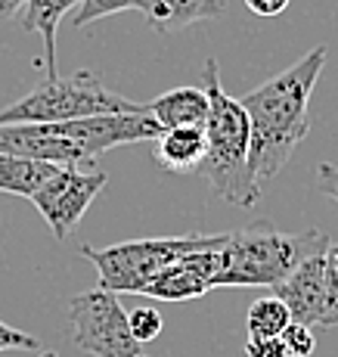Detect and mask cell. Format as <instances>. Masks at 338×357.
I'll list each match as a JSON object with an SVG mask.
<instances>
[{
  "label": "cell",
  "mask_w": 338,
  "mask_h": 357,
  "mask_svg": "<svg viewBox=\"0 0 338 357\" xmlns=\"http://www.w3.org/2000/svg\"><path fill=\"white\" fill-rule=\"evenodd\" d=\"M326 56V47H314L307 56H301L286 72L273 75L270 81H264L239 100L248 115V125H252L248 171H252L258 193H264L267 183L286 168L298 143L307 137L310 93L323 75Z\"/></svg>",
  "instance_id": "6da1fadb"
},
{
  "label": "cell",
  "mask_w": 338,
  "mask_h": 357,
  "mask_svg": "<svg viewBox=\"0 0 338 357\" xmlns=\"http://www.w3.org/2000/svg\"><path fill=\"white\" fill-rule=\"evenodd\" d=\"M199 84L208 93V119H205V159L199 174L208 177L220 199L233 205L252 208L261 199L258 187L248 171V153H252V125L243 102L224 91L215 59H205L202 81Z\"/></svg>",
  "instance_id": "7a4b0ae2"
},
{
  "label": "cell",
  "mask_w": 338,
  "mask_h": 357,
  "mask_svg": "<svg viewBox=\"0 0 338 357\" xmlns=\"http://www.w3.org/2000/svg\"><path fill=\"white\" fill-rule=\"evenodd\" d=\"M329 236L323 230L282 233L270 224H254L245 230L224 233L220 255L224 267L217 273L215 289H236V286H267L277 289L282 280L298 271L301 261L326 252Z\"/></svg>",
  "instance_id": "3957f363"
},
{
  "label": "cell",
  "mask_w": 338,
  "mask_h": 357,
  "mask_svg": "<svg viewBox=\"0 0 338 357\" xmlns=\"http://www.w3.org/2000/svg\"><path fill=\"white\" fill-rule=\"evenodd\" d=\"M146 106L124 100L121 93L109 91L102 75L75 72L68 78H47L31 87L25 97L0 109V125H59V121L91 119V115L115 112H143Z\"/></svg>",
  "instance_id": "277c9868"
},
{
  "label": "cell",
  "mask_w": 338,
  "mask_h": 357,
  "mask_svg": "<svg viewBox=\"0 0 338 357\" xmlns=\"http://www.w3.org/2000/svg\"><path fill=\"white\" fill-rule=\"evenodd\" d=\"M220 239V233H186V236H153V239H130V243H115L106 249L81 245L84 255L100 273V289L124 292V295H143L146 283L162 267L174 264L177 258L190 252L208 249Z\"/></svg>",
  "instance_id": "5b68a950"
},
{
  "label": "cell",
  "mask_w": 338,
  "mask_h": 357,
  "mask_svg": "<svg viewBox=\"0 0 338 357\" xmlns=\"http://www.w3.org/2000/svg\"><path fill=\"white\" fill-rule=\"evenodd\" d=\"M72 311V342L93 357H140V342H134L128 326V311L118 295L109 289H87L68 301Z\"/></svg>",
  "instance_id": "8992f818"
},
{
  "label": "cell",
  "mask_w": 338,
  "mask_h": 357,
  "mask_svg": "<svg viewBox=\"0 0 338 357\" xmlns=\"http://www.w3.org/2000/svg\"><path fill=\"white\" fill-rule=\"evenodd\" d=\"M106 183H109L106 171L59 168L56 177H50V181L31 196V202H34V208L40 211V218L47 221V227L53 230V236L68 239V233L81 224L84 211L91 208V202L102 193Z\"/></svg>",
  "instance_id": "52a82bcc"
},
{
  "label": "cell",
  "mask_w": 338,
  "mask_h": 357,
  "mask_svg": "<svg viewBox=\"0 0 338 357\" xmlns=\"http://www.w3.org/2000/svg\"><path fill=\"white\" fill-rule=\"evenodd\" d=\"M220 243H224V233L215 245L208 249L190 252V255L177 258L174 264L162 267L153 280L146 283L143 295L158 301H192L202 298L208 289H215L217 273L224 267V255H220Z\"/></svg>",
  "instance_id": "ba28073f"
},
{
  "label": "cell",
  "mask_w": 338,
  "mask_h": 357,
  "mask_svg": "<svg viewBox=\"0 0 338 357\" xmlns=\"http://www.w3.org/2000/svg\"><path fill=\"white\" fill-rule=\"evenodd\" d=\"M326 252L301 261L298 271L273 289V295L289 307L292 324L329 329V283H326Z\"/></svg>",
  "instance_id": "9c48e42d"
},
{
  "label": "cell",
  "mask_w": 338,
  "mask_h": 357,
  "mask_svg": "<svg viewBox=\"0 0 338 357\" xmlns=\"http://www.w3.org/2000/svg\"><path fill=\"white\" fill-rule=\"evenodd\" d=\"M146 112L158 121L162 130L174 128H202L208 119V93L205 87H174L164 91L162 97L146 102Z\"/></svg>",
  "instance_id": "30bf717a"
},
{
  "label": "cell",
  "mask_w": 338,
  "mask_h": 357,
  "mask_svg": "<svg viewBox=\"0 0 338 357\" xmlns=\"http://www.w3.org/2000/svg\"><path fill=\"white\" fill-rule=\"evenodd\" d=\"M205 159V128H174L155 137V162L168 174H199Z\"/></svg>",
  "instance_id": "8fae6325"
},
{
  "label": "cell",
  "mask_w": 338,
  "mask_h": 357,
  "mask_svg": "<svg viewBox=\"0 0 338 357\" xmlns=\"http://www.w3.org/2000/svg\"><path fill=\"white\" fill-rule=\"evenodd\" d=\"M81 0H25V10L19 25L25 31H38L44 40V66L47 78H56V29L68 16V10H78Z\"/></svg>",
  "instance_id": "7c38bea8"
},
{
  "label": "cell",
  "mask_w": 338,
  "mask_h": 357,
  "mask_svg": "<svg viewBox=\"0 0 338 357\" xmlns=\"http://www.w3.org/2000/svg\"><path fill=\"white\" fill-rule=\"evenodd\" d=\"M224 13H226V0H153L149 25L162 34H171L192 22L220 19Z\"/></svg>",
  "instance_id": "4fadbf2b"
},
{
  "label": "cell",
  "mask_w": 338,
  "mask_h": 357,
  "mask_svg": "<svg viewBox=\"0 0 338 357\" xmlns=\"http://www.w3.org/2000/svg\"><path fill=\"white\" fill-rule=\"evenodd\" d=\"M59 168L62 165H53V162H38V159L0 153V193L31 199L50 177H56Z\"/></svg>",
  "instance_id": "5bb4252c"
},
{
  "label": "cell",
  "mask_w": 338,
  "mask_h": 357,
  "mask_svg": "<svg viewBox=\"0 0 338 357\" xmlns=\"http://www.w3.org/2000/svg\"><path fill=\"white\" fill-rule=\"evenodd\" d=\"M289 324H292V314H289V307L282 305L277 295L258 298L248 307V317H245L248 339H279L289 329Z\"/></svg>",
  "instance_id": "9a60e30c"
},
{
  "label": "cell",
  "mask_w": 338,
  "mask_h": 357,
  "mask_svg": "<svg viewBox=\"0 0 338 357\" xmlns=\"http://www.w3.org/2000/svg\"><path fill=\"white\" fill-rule=\"evenodd\" d=\"M121 10H137L149 19V13H153V0H81V6L72 16V25L75 29H84V25L100 22V19L112 16V13H121Z\"/></svg>",
  "instance_id": "2e32d148"
},
{
  "label": "cell",
  "mask_w": 338,
  "mask_h": 357,
  "mask_svg": "<svg viewBox=\"0 0 338 357\" xmlns=\"http://www.w3.org/2000/svg\"><path fill=\"white\" fill-rule=\"evenodd\" d=\"M128 326H130V335H134V342H153L162 335V314L155 311V307H134V311H128Z\"/></svg>",
  "instance_id": "e0dca14e"
},
{
  "label": "cell",
  "mask_w": 338,
  "mask_h": 357,
  "mask_svg": "<svg viewBox=\"0 0 338 357\" xmlns=\"http://www.w3.org/2000/svg\"><path fill=\"white\" fill-rule=\"evenodd\" d=\"M286 342V348L292 351L295 357H310L316 348V339H314V329L310 326H301V324H289V329L279 335Z\"/></svg>",
  "instance_id": "ac0fdd59"
},
{
  "label": "cell",
  "mask_w": 338,
  "mask_h": 357,
  "mask_svg": "<svg viewBox=\"0 0 338 357\" xmlns=\"http://www.w3.org/2000/svg\"><path fill=\"white\" fill-rule=\"evenodd\" d=\"M326 283H329V326H338V243L326 245Z\"/></svg>",
  "instance_id": "d6986e66"
},
{
  "label": "cell",
  "mask_w": 338,
  "mask_h": 357,
  "mask_svg": "<svg viewBox=\"0 0 338 357\" xmlns=\"http://www.w3.org/2000/svg\"><path fill=\"white\" fill-rule=\"evenodd\" d=\"M40 342L29 333H19L10 324L0 320V351H38Z\"/></svg>",
  "instance_id": "ffe728a7"
},
{
  "label": "cell",
  "mask_w": 338,
  "mask_h": 357,
  "mask_svg": "<svg viewBox=\"0 0 338 357\" xmlns=\"http://www.w3.org/2000/svg\"><path fill=\"white\" fill-rule=\"evenodd\" d=\"M245 357H295L282 339H248Z\"/></svg>",
  "instance_id": "44dd1931"
},
{
  "label": "cell",
  "mask_w": 338,
  "mask_h": 357,
  "mask_svg": "<svg viewBox=\"0 0 338 357\" xmlns=\"http://www.w3.org/2000/svg\"><path fill=\"white\" fill-rule=\"evenodd\" d=\"M289 3L292 0H245V6L254 13V16H261V19H277L282 16V13L289 10Z\"/></svg>",
  "instance_id": "7402d4cb"
},
{
  "label": "cell",
  "mask_w": 338,
  "mask_h": 357,
  "mask_svg": "<svg viewBox=\"0 0 338 357\" xmlns=\"http://www.w3.org/2000/svg\"><path fill=\"white\" fill-rule=\"evenodd\" d=\"M316 187L338 202V168L335 165H329V162L316 165Z\"/></svg>",
  "instance_id": "603a6c76"
},
{
  "label": "cell",
  "mask_w": 338,
  "mask_h": 357,
  "mask_svg": "<svg viewBox=\"0 0 338 357\" xmlns=\"http://www.w3.org/2000/svg\"><path fill=\"white\" fill-rule=\"evenodd\" d=\"M25 6V0H0V19H10L16 16L19 10Z\"/></svg>",
  "instance_id": "cb8c5ba5"
},
{
  "label": "cell",
  "mask_w": 338,
  "mask_h": 357,
  "mask_svg": "<svg viewBox=\"0 0 338 357\" xmlns=\"http://www.w3.org/2000/svg\"><path fill=\"white\" fill-rule=\"evenodd\" d=\"M140 357H146V354H140Z\"/></svg>",
  "instance_id": "d4e9b609"
}]
</instances>
